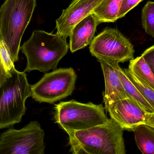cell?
<instances>
[{"mask_svg":"<svg viewBox=\"0 0 154 154\" xmlns=\"http://www.w3.org/2000/svg\"><path fill=\"white\" fill-rule=\"evenodd\" d=\"M69 48L66 39L57 34L43 30L33 31L30 38L20 49L27 58L24 72L38 70L45 73L56 70Z\"/></svg>","mask_w":154,"mask_h":154,"instance_id":"cell-1","label":"cell"},{"mask_svg":"<svg viewBox=\"0 0 154 154\" xmlns=\"http://www.w3.org/2000/svg\"><path fill=\"white\" fill-rule=\"evenodd\" d=\"M37 5V0H5L0 8V39L14 63L19 60L21 41Z\"/></svg>","mask_w":154,"mask_h":154,"instance_id":"cell-2","label":"cell"},{"mask_svg":"<svg viewBox=\"0 0 154 154\" xmlns=\"http://www.w3.org/2000/svg\"><path fill=\"white\" fill-rule=\"evenodd\" d=\"M0 88V129L20 123L25 115V102L31 97V85L24 71L14 69Z\"/></svg>","mask_w":154,"mask_h":154,"instance_id":"cell-3","label":"cell"},{"mask_svg":"<svg viewBox=\"0 0 154 154\" xmlns=\"http://www.w3.org/2000/svg\"><path fill=\"white\" fill-rule=\"evenodd\" d=\"M124 131L110 118L103 125L68 134L89 153L126 154Z\"/></svg>","mask_w":154,"mask_h":154,"instance_id":"cell-4","label":"cell"},{"mask_svg":"<svg viewBox=\"0 0 154 154\" xmlns=\"http://www.w3.org/2000/svg\"><path fill=\"white\" fill-rule=\"evenodd\" d=\"M101 104L82 103L74 100L55 105V122L67 134L103 125L107 121Z\"/></svg>","mask_w":154,"mask_h":154,"instance_id":"cell-5","label":"cell"},{"mask_svg":"<svg viewBox=\"0 0 154 154\" xmlns=\"http://www.w3.org/2000/svg\"><path fill=\"white\" fill-rule=\"evenodd\" d=\"M45 132L37 121L0 135V154H44Z\"/></svg>","mask_w":154,"mask_h":154,"instance_id":"cell-6","label":"cell"},{"mask_svg":"<svg viewBox=\"0 0 154 154\" xmlns=\"http://www.w3.org/2000/svg\"><path fill=\"white\" fill-rule=\"evenodd\" d=\"M77 78L72 68L46 73L38 82L31 85V97L39 103L52 104L61 100L73 93Z\"/></svg>","mask_w":154,"mask_h":154,"instance_id":"cell-7","label":"cell"},{"mask_svg":"<svg viewBox=\"0 0 154 154\" xmlns=\"http://www.w3.org/2000/svg\"><path fill=\"white\" fill-rule=\"evenodd\" d=\"M90 51L98 60L124 63L134 59V46L117 29L106 28L93 38Z\"/></svg>","mask_w":154,"mask_h":154,"instance_id":"cell-8","label":"cell"},{"mask_svg":"<svg viewBox=\"0 0 154 154\" xmlns=\"http://www.w3.org/2000/svg\"><path fill=\"white\" fill-rule=\"evenodd\" d=\"M110 118L124 130L133 131L137 127L145 124L148 113L130 98L114 101L105 106Z\"/></svg>","mask_w":154,"mask_h":154,"instance_id":"cell-9","label":"cell"},{"mask_svg":"<svg viewBox=\"0 0 154 154\" xmlns=\"http://www.w3.org/2000/svg\"><path fill=\"white\" fill-rule=\"evenodd\" d=\"M106 0H73L56 20V34L66 39L76 25Z\"/></svg>","mask_w":154,"mask_h":154,"instance_id":"cell-10","label":"cell"},{"mask_svg":"<svg viewBox=\"0 0 154 154\" xmlns=\"http://www.w3.org/2000/svg\"><path fill=\"white\" fill-rule=\"evenodd\" d=\"M98 60L100 62L105 79V90L103 93L105 106L116 100L129 98L119 76V63L102 59Z\"/></svg>","mask_w":154,"mask_h":154,"instance_id":"cell-11","label":"cell"},{"mask_svg":"<svg viewBox=\"0 0 154 154\" xmlns=\"http://www.w3.org/2000/svg\"><path fill=\"white\" fill-rule=\"evenodd\" d=\"M100 23L92 14L82 20L74 27L69 35V48L72 53L90 45Z\"/></svg>","mask_w":154,"mask_h":154,"instance_id":"cell-12","label":"cell"},{"mask_svg":"<svg viewBox=\"0 0 154 154\" xmlns=\"http://www.w3.org/2000/svg\"><path fill=\"white\" fill-rule=\"evenodd\" d=\"M123 0H106L100 5L91 14L99 23L115 22L118 19V15Z\"/></svg>","mask_w":154,"mask_h":154,"instance_id":"cell-13","label":"cell"},{"mask_svg":"<svg viewBox=\"0 0 154 154\" xmlns=\"http://www.w3.org/2000/svg\"><path fill=\"white\" fill-rule=\"evenodd\" d=\"M138 149L143 154H154V128L145 124L133 130Z\"/></svg>","mask_w":154,"mask_h":154,"instance_id":"cell-14","label":"cell"},{"mask_svg":"<svg viewBox=\"0 0 154 154\" xmlns=\"http://www.w3.org/2000/svg\"><path fill=\"white\" fill-rule=\"evenodd\" d=\"M128 70L142 82L154 89V75L142 56L130 60Z\"/></svg>","mask_w":154,"mask_h":154,"instance_id":"cell-15","label":"cell"},{"mask_svg":"<svg viewBox=\"0 0 154 154\" xmlns=\"http://www.w3.org/2000/svg\"><path fill=\"white\" fill-rule=\"evenodd\" d=\"M118 72L123 87L129 98L137 102L147 113L149 114L154 113V109L152 107L143 97L131 80L127 75L124 69L119 66L118 67Z\"/></svg>","mask_w":154,"mask_h":154,"instance_id":"cell-16","label":"cell"},{"mask_svg":"<svg viewBox=\"0 0 154 154\" xmlns=\"http://www.w3.org/2000/svg\"><path fill=\"white\" fill-rule=\"evenodd\" d=\"M142 25L146 34L154 38V2L148 1L141 13Z\"/></svg>","mask_w":154,"mask_h":154,"instance_id":"cell-17","label":"cell"},{"mask_svg":"<svg viewBox=\"0 0 154 154\" xmlns=\"http://www.w3.org/2000/svg\"><path fill=\"white\" fill-rule=\"evenodd\" d=\"M124 70L143 97L154 109V89L138 79L128 69H124Z\"/></svg>","mask_w":154,"mask_h":154,"instance_id":"cell-18","label":"cell"},{"mask_svg":"<svg viewBox=\"0 0 154 154\" xmlns=\"http://www.w3.org/2000/svg\"><path fill=\"white\" fill-rule=\"evenodd\" d=\"M0 58L5 69L7 73L11 75L15 68L14 62L10 53L8 47L4 42L0 39Z\"/></svg>","mask_w":154,"mask_h":154,"instance_id":"cell-19","label":"cell"},{"mask_svg":"<svg viewBox=\"0 0 154 154\" xmlns=\"http://www.w3.org/2000/svg\"><path fill=\"white\" fill-rule=\"evenodd\" d=\"M143 0H123L118 15V19L123 18L128 12L138 5Z\"/></svg>","mask_w":154,"mask_h":154,"instance_id":"cell-20","label":"cell"},{"mask_svg":"<svg viewBox=\"0 0 154 154\" xmlns=\"http://www.w3.org/2000/svg\"><path fill=\"white\" fill-rule=\"evenodd\" d=\"M141 56L144 59L154 75V45L145 51Z\"/></svg>","mask_w":154,"mask_h":154,"instance_id":"cell-21","label":"cell"},{"mask_svg":"<svg viewBox=\"0 0 154 154\" xmlns=\"http://www.w3.org/2000/svg\"><path fill=\"white\" fill-rule=\"evenodd\" d=\"M69 137V144L71 146L72 154H91L85 151L78 143L71 137Z\"/></svg>","mask_w":154,"mask_h":154,"instance_id":"cell-22","label":"cell"},{"mask_svg":"<svg viewBox=\"0 0 154 154\" xmlns=\"http://www.w3.org/2000/svg\"><path fill=\"white\" fill-rule=\"evenodd\" d=\"M11 75H10L6 72L0 58V88Z\"/></svg>","mask_w":154,"mask_h":154,"instance_id":"cell-23","label":"cell"},{"mask_svg":"<svg viewBox=\"0 0 154 154\" xmlns=\"http://www.w3.org/2000/svg\"><path fill=\"white\" fill-rule=\"evenodd\" d=\"M145 124L154 128V113L147 114Z\"/></svg>","mask_w":154,"mask_h":154,"instance_id":"cell-24","label":"cell"}]
</instances>
